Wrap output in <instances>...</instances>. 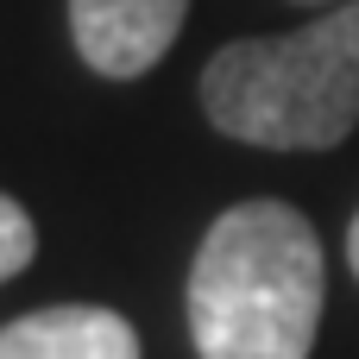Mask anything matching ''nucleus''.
<instances>
[{
  "instance_id": "6",
  "label": "nucleus",
  "mask_w": 359,
  "mask_h": 359,
  "mask_svg": "<svg viewBox=\"0 0 359 359\" xmlns=\"http://www.w3.org/2000/svg\"><path fill=\"white\" fill-rule=\"evenodd\" d=\"M347 265H353V278H359V208H353V221H347Z\"/></svg>"
},
{
  "instance_id": "3",
  "label": "nucleus",
  "mask_w": 359,
  "mask_h": 359,
  "mask_svg": "<svg viewBox=\"0 0 359 359\" xmlns=\"http://www.w3.org/2000/svg\"><path fill=\"white\" fill-rule=\"evenodd\" d=\"M189 0H69V38L107 82L145 76L183 32Z\"/></svg>"
},
{
  "instance_id": "5",
  "label": "nucleus",
  "mask_w": 359,
  "mask_h": 359,
  "mask_svg": "<svg viewBox=\"0 0 359 359\" xmlns=\"http://www.w3.org/2000/svg\"><path fill=\"white\" fill-rule=\"evenodd\" d=\"M32 252H38V227H32V215H25L13 196H0V284L19 278V271L32 265Z\"/></svg>"
},
{
  "instance_id": "2",
  "label": "nucleus",
  "mask_w": 359,
  "mask_h": 359,
  "mask_svg": "<svg viewBox=\"0 0 359 359\" xmlns=\"http://www.w3.org/2000/svg\"><path fill=\"white\" fill-rule=\"evenodd\" d=\"M215 133L265 151H328L359 126V0L278 38H233L202 69Z\"/></svg>"
},
{
  "instance_id": "4",
  "label": "nucleus",
  "mask_w": 359,
  "mask_h": 359,
  "mask_svg": "<svg viewBox=\"0 0 359 359\" xmlns=\"http://www.w3.org/2000/svg\"><path fill=\"white\" fill-rule=\"evenodd\" d=\"M0 359H139V328L101 303H50L0 328Z\"/></svg>"
},
{
  "instance_id": "7",
  "label": "nucleus",
  "mask_w": 359,
  "mask_h": 359,
  "mask_svg": "<svg viewBox=\"0 0 359 359\" xmlns=\"http://www.w3.org/2000/svg\"><path fill=\"white\" fill-rule=\"evenodd\" d=\"M303 6H341V0H303Z\"/></svg>"
},
{
  "instance_id": "1",
  "label": "nucleus",
  "mask_w": 359,
  "mask_h": 359,
  "mask_svg": "<svg viewBox=\"0 0 359 359\" xmlns=\"http://www.w3.org/2000/svg\"><path fill=\"white\" fill-rule=\"evenodd\" d=\"M322 328V240L290 202L227 208L189 265L196 359H309Z\"/></svg>"
}]
</instances>
